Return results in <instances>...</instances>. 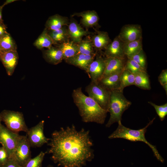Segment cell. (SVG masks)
<instances>
[{
  "label": "cell",
  "instance_id": "1",
  "mask_svg": "<svg viewBox=\"0 0 167 167\" xmlns=\"http://www.w3.org/2000/svg\"><path fill=\"white\" fill-rule=\"evenodd\" d=\"M48 143L51 159L62 167H83L93 158L89 131L77 130L74 125L54 131Z\"/></svg>",
  "mask_w": 167,
  "mask_h": 167
},
{
  "label": "cell",
  "instance_id": "2",
  "mask_svg": "<svg viewBox=\"0 0 167 167\" xmlns=\"http://www.w3.org/2000/svg\"><path fill=\"white\" fill-rule=\"evenodd\" d=\"M72 96L84 122L100 124L104 123L108 112L102 108L92 99L85 95L81 87L73 90Z\"/></svg>",
  "mask_w": 167,
  "mask_h": 167
},
{
  "label": "cell",
  "instance_id": "3",
  "mask_svg": "<svg viewBox=\"0 0 167 167\" xmlns=\"http://www.w3.org/2000/svg\"><path fill=\"white\" fill-rule=\"evenodd\" d=\"M155 118L150 121L144 128L138 130H132L124 126L121 121L118 122V126L116 130L110 135L109 139L122 138L131 141H141L147 144L152 149L154 156L158 160L162 163L164 160L159 153L156 147L149 143L145 137L147 128L153 122Z\"/></svg>",
  "mask_w": 167,
  "mask_h": 167
},
{
  "label": "cell",
  "instance_id": "4",
  "mask_svg": "<svg viewBox=\"0 0 167 167\" xmlns=\"http://www.w3.org/2000/svg\"><path fill=\"white\" fill-rule=\"evenodd\" d=\"M131 104L124 96L123 92L119 90L111 91L108 109L110 117L106 126L109 127L113 123L121 121L123 113Z\"/></svg>",
  "mask_w": 167,
  "mask_h": 167
},
{
  "label": "cell",
  "instance_id": "5",
  "mask_svg": "<svg viewBox=\"0 0 167 167\" xmlns=\"http://www.w3.org/2000/svg\"><path fill=\"white\" fill-rule=\"evenodd\" d=\"M0 113L2 121L8 129L16 133L20 131L27 132L29 129L26 125L22 113L4 110Z\"/></svg>",
  "mask_w": 167,
  "mask_h": 167
},
{
  "label": "cell",
  "instance_id": "6",
  "mask_svg": "<svg viewBox=\"0 0 167 167\" xmlns=\"http://www.w3.org/2000/svg\"><path fill=\"white\" fill-rule=\"evenodd\" d=\"M85 91L88 96L94 100L102 108L108 111L110 91L97 82L93 81H91L86 87Z\"/></svg>",
  "mask_w": 167,
  "mask_h": 167
},
{
  "label": "cell",
  "instance_id": "7",
  "mask_svg": "<svg viewBox=\"0 0 167 167\" xmlns=\"http://www.w3.org/2000/svg\"><path fill=\"white\" fill-rule=\"evenodd\" d=\"M20 135L2 124L0 125V143L6 151L9 159L13 157Z\"/></svg>",
  "mask_w": 167,
  "mask_h": 167
},
{
  "label": "cell",
  "instance_id": "8",
  "mask_svg": "<svg viewBox=\"0 0 167 167\" xmlns=\"http://www.w3.org/2000/svg\"><path fill=\"white\" fill-rule=\"evenodd\" d=\"M30 147L27 135H20L12 159L23 166L31 158Z\"/></svg>",
  "mask_w": 167,
  "mask_h": 167
},
{
  "label": "cell",
  "instance_id": "9",
  "mask_svg": "<svg viewBox=\"0 0 167 167\" xmlns=\"http://www.w3.org/2000/svg\"><path fill=\"white\" fill-rule=\"evenodd\" d=\"M44 121H40L30 129L27 133V137L31 147H39L48 143L50 139L46 137L44 133Z\"/></svg>",
  "mask_w": 167,
  "mask_h": 167
},
{
  "label": "cell",
  "instance_id": "10",
  "mask_svg": "<svg viewBox=\"0 0 167 167\" xmlns=\"http://www.w3.org/2000/svg\"><path fill=\"white\" fill-rule=\"evenodd\" d=\"M119 39L124 43L142 39V29L138 24H127L122 28L119 35Z\"/></svg>",
  "mask_w": 167,
  "mask_h": 167
},
{
  "label": "cell",
  "instance_id": "11",
  "mask_svg": "<svg viewBox=\"0 0 167 167\" xmlns=\"http://www.w3.org/2000/svg\"><path fill=\"white\" fill-rule=\"evenodd\" d=\"M105 67V58L98 56L89 65L86 73L91 81L97 82L102 77Z\"/></svg>",
  "mask_w": 167,
  "mask_h": 167
},
{
  "label": "cell",
  "instance_id": "12",
  "mask_svg": "<svg viewBox=\"0 0 167 167\" xmlns=\"http://www.w3.org/2000/svg\"><path fill=\"white\" fill-rule=\"evenodd\" d=\"M19 56L17 51H1L0 54V61L9 76H11L13 74Z\"/></svg>",
  "mask_w": 167,
  "mask_h": 167
},
{
  "label": "cell",
  "instance_id": "13",
  "mask_svg": "<svg viewBox=\"0 0 167 167\" xmlns=\"http://www.w3.org/2000/svg\"><path fill=\"white\" fill-rule=\"evenodd\" d=\"M124 43L117 36L105 49V58H125Z\"/></svg>",
  "mask_w": 167,
  "mask_h": 167
},
{
  "label": "cell",
  "instance_id": "14",
  "mask_svg": "<svg viewBox=\"0 0 167 167\" xmlns=\"http://www.w3.org/2000/svg\"><path fill=\"white\" fill-rule=\"evenodd\" d=\"M67 29L70 39L76 44H78L82 40L84 36L91 34L85 30L74 19H71L67 26Z\"/></svg>",
  "mask_w": 167,
  "mask_h": 167
},
{
  "label": "cell",
  "instance_id": "15",
  "mask_svg": "<svg viewBox=\"0 0 167 167\" xmlns=\"http://www.w3.org/2000/svg\"><path fill=\"white\" fill-rule=\"evenodd\" d=\"M95 56L78 54L64 60L67 63L78 67L87 72L89 65L94 59Z\"/></svg>",
  "mask_w": 167,
  "mask_h": 167
},
{
  "label": "cell",
  "instance_id": "16",
  "mask_svg": "<svg viewBox=\"0 0 167 167\" xmlns=\"http://www.w3.org/2000/svg\"><path fill=\"white\" fill-rule=\"evenodd\" d=\"M105 67L102 78L122 71L124 69L126 63L125 58H105Z\"/></svg>",
  "mask_w": 167,
  "mask_h": 167
},
{
  "label": "cell",
  "instance_id": "17",
  "mask_svg": "<svg viewBox=\"0 0 167 167\" xmlns=\"http://www.w3.org/2000/svg\"><path fill=\"white\" fill-rule=\"evenodd\" d=\"M116 72L101 78L97 82L107 90L111 91L119 90L120 76L122 71Z\"/></svg>",
  "mask_w": 167,
  "mask_h": 167
},
{
  "label": "cell",
  "instance_id": "18",
  "mask_svg": "<svg viewBox=\"0 0 167 167\" xmlns=\"http://www.w3.org/2000/svg\"><path fill=\"white\" fill-rule=\"evenodd\" d=\"M69 21L68 18L58 14L50 16L45 24V28L48 31L59 29L65 26H67Z\"/></svg>",
  "mask_w": 167,
  "mask_h": 167
},
{
  "label": "cell",
  "instance_id": "19",
  "mask_svg": "<svg viewBox=\"0 0 167 167\" xmlns=\"http://www.w3.org/2000/svg\"><path fill=\"white\" fill-rule=\"evenodd\" d=\"M43 54L45 60L53 65H57L64 60L62 51L57 46H52L49 49L45 50Z\"/></svg>",
  "mask_w": 167,
  "mask_h": 167
},
{
  "label": "cell",
  "instance_id": "20",
  "mask_svg": "<svg viewBox=\"0 0 167 167\" xmlns=\"http://www.w3.org/2000/svg\"><path fill=\"white\" fill-rule=\"evenodd\" d=\"M73 16L81 17V22L86 28L96 26L98 24L99 17L95 11H87L79 13H74Z\"/></svg>",
  "mask_w": 167,
  "mask_h": 167
},
{
  "label": "cell",
  "instance_id": "21",
  "mask_svg": "<svg viewBox=\"0 0 167 167\" xmlns=\"http://www.w3.org/2000/svg\"><path fill=\"white\" fill-rule=\"evenodd\" d=\"M94 49L96 51L105 49L111 43L108 33L106 32H98L91 40Z\"/></svg>",
  "mask_w": 167,
  "mask_h": 167
},
{
  "label": "cell",
  "instance_id": "22",
  "mask_svg": "<svg viewBox=\"0 0 167 167\" xmlns=\"http://www.w3.org/2000/svg\"><path fill=\"white\" fill-rule=\"evenodd\" d=\"M47 31L53 42L54 44L56 46L68 41L70 39L67 27L66 26L58 30Z\"/></svg>",
  "mask_w": 167,
  "mask_h": 167
},
{
  "label": "cell",
  "instance_id": "23",
  "mask_svg": "<svg viewBox=\"0 0 167 167\" xmlns=\"http://www.w3.org/2000/svg\"><path fill=\"white\" fill-rule=\"evenodd\" d=\"M56 46L62 51L64 60L72 57L79 53L78 44L71 41L65 42Z\"/></svg>",
  "mask_w": 167,
  "mask_h": 167
},
{
  "label": "cell",
  "instance_id": "24",
  "mask_svg": "<svg viewBox=\"0 0 167 167\" xmlns=\"http://www.w3.org/2000/svg\"><path fill=\"white\" fill-rule=\"evenodd\" d=\"M142 49V39L124 43V53L127 58L138 53Z\"/></svg>",
  "mask_w": 167,
  "mask_h": 167
},
{
  "label": "cell",
  "instance_id": "25",
  "mask_svg": "<svg viewBox=\"0 0 167 167\" xmlns=\"http://www.w3.org/2000/svg\"><path fill=\"white\" fill-rule=\"evenodd\" d=\"M135 75L134 85L145 90L151 88L149 76L146 71L139 72Z\"/></svg>",
  "mask_w": 167,
  "mask_h": 167
},
{
  "label": "cell",
  "instance_id": "26",
  "mask_svg": "<svg viewBox=\"0 0 167 167\" xmlns=\"http://www.w3.org/2000/svg\"><path fill=\"white\" fill-rule=\"evenodd\" d=\"M53 44V42L45 28L33 43L34 46L40 49H41L44 48L49 49Z\"/></svg>",
  "mask_w": 167,
  "mask_h": 167
},
{
  "label": "cell",
  "instance_id": "27",
  "mask_svg": "<svg viewBox=\"0 0 167 167\" xmlns=\"http://www.w3.org/2000/svg\"><path fill=\"white\" fill-rule=\"evenodd\" d=\"M0 47L1 51H17L16 44L8 33L0 36Z\"/></svg>",
  "mask_w": 167,
  "mask_h": 167
},
{
  "label": "cell",
  "instance_id": "28",
  "mask_svg": "<svg viewBox=\"0 0 167 167\" xmlns=\"http://www.w3.org/2000/svg\"><path fill=\"white\" fill-rule=\"evenodd\" d=\"M135 79L134 74L124 69L120 76V86L119 90L123 92L125 87L134 85Z\"/></svg>",
  "mask_w": 167,
  "mask_h": 167
},
{
  "label": "cell",
  "instance_id": "29",
  "mask_svg": "<svg viewBox=\"0 0 167 167\" xmlns=\"http://www.w3.org/2000/svg\"><path fill=\"white\" fill-rule=\"evenodd\" d=\"M78 45L79 54L96 55L91 40H82Z\"/></svg>",
  "mask_w": 167,
  "mask_h": 167
},
{
  "label": "cell",
  "instance_id": "30",
  "mask_svg": "<svg viewBox=\"0 0 167 167\" xmlns=\"http://www.w3.org/2000/svg\"><path fill=\"white\" fill-rule=\"evenodd\" d=\"M45 152H41L35 157L30 159L22 167H42Z\"/></svg>",
  "mask_w": 167,
  "mask_h": 167
},
{
  "label": "cell",
  "instance_id": "31",
  "mask_svg": "<svg viewBox=\"0 0 167 167\" xmlns=\"http://www.w3.org/2000/svg\"><path fill=\"white\" fill-rule=\"evenodd\" d=\"M124 69L128 70L134 74L140 71H146L135 61L129 58H128L126 62Z\"/></svg>",
  "mask_w": 167,
  "mask_h": 167
},
{
  "label": "cell",
  "instance_id": "32",
  "mask_svg": "<svg viewBox=\"0 0 167 167\" xmlns=\"http://www.w3.org/2000/svg\"><path fill=\"white\" fill-rule=\"evenodd\" d=\"M127 58L132 59L139 65L142 68L146 70V58L143 49L138 53Z\"/></svg>",
  "mask_w": 167,
  "mask_h": 167
},
{
  "label": "cell",
  "instance_id": "33",
  "mask_svg": "<svg viewBox=\"0 0 167 167\" xmlns=\"http://www.w3.org/2000/svg\"><path fill=\"white\" fill-rule=\"evenodd\" d=\"M148 103L154 107L161 120L163 121L167 114V103L158 105L151 101L148 102Z\"/></svg>",
  "mask_w": 167,
  "mask_h": 167
},
{
  "label": "cell",
  "instance_id": "34",
  "mask_svg": "<svg viewBox=\"0 0 167 167\" xmlns=\"http://www.w3.org/2000/svg\"><path fill=\"white\" fill-rule=\"evenodd\" d=\"M8 155L5 149L2 146L0 150V166L4 165L9 160Z\"/></svg>",
  "mask_w": 167,
  "mask_h": 167
},
{
  "label": "cell",
  "instance_id": "35",
  "mask_svg": "<svg viewBox=\"0 0 167 167\" xmlns=\"http://www.w3.org/2000/svg\"><path fill=\"white\" fill-rule=\"evenodd\" d=\"M158 78L159 82L162 86L167 84V69L163 70L162 71Z\"/></svg>",
  "mask_w": 167,
  "mask_h": 167
},
{
  "label": "cell",
  "instance_id": "36",
  "mask_svg": "<svg viewBox=\"0 0 167 167\" xmlns=\"http://www.w3.org/2000/svg\"><path fill=\"white\" fill-rule=\"evenodd\" d=\"M1 167H22L13 159H9L7 162Z\"/></svg>",
  "mask_w": 167,
  "mask_h": 167
},
{
  "label": "cell",
  "instance_id": "37",
  "mask_svg": "<svg viewBox=\"0 0 167 167\" xmlns=\"http://www.w3.org/2000/svg\"><path fill=\"white\" fill-rule=\"evenodd\" d=\"M7 33L6 26L4 24H0V36Z\"/></svg>",
  "mask_w": 167,
  "mask_h": 167
},
{
  "label": "cell",
  "instance_id": "38",
  "mask_svg": "<svg viewBox=\"0 0 167 167\" xmlns=\"http://www.w3.org/2000/svg\"><path fill=\"white\" fill-rule=\"evenodd\" d=\"M17 0H7L6 1L4 2V3L2 5V6H1L0 7L1 8H2L5 5L8 4L9 3H12L13 2H14L15 1H17Z\"/></svg>",
  "mask_w": 167,
  "mask_h": 167
},
{
  "label": "cell",
  "instance_id": "39",
  "mask_svg": "<svg viewBox=\"0 0 167 167\" xmlns=\"http://www.w3.org/2000/svg\"><path fill=\"white\" fill-rule=\"evenodd\" d=\"M2 8L0 6V24H4L2 19Z\"/></svg>",
  "mask_w": 167,
  "mask_h": 167
},
{
  "label": "cell",
  "instance_id": "40",
  "mask_svg": "<svg viewBox=\"0 0 167 167\" xmlns=\"http://www.w3.org/2000/svg\"><path fill=\"white\" fill-rule=\"evenodd\" d=\"M163 88L165 91L166 94H167V84H165L162 86Z\"/></svg>",
  "mask_w": 167,
  "mask_h": 167
},
{
  "label": "cell",
  "instance_id": "41",
  "mask_svg": "<svg viewBox=\"0 0 167 167\" xmlns=\"http://www.w3.org/2000/svg\"><path fill=\"white\" fill-rule=\"evenodd\" d=\"M2 121V118L1 115V113H0V125L1 124V122Z\"/></svg>",
  "mask_w": 167,
  "mask_h": 167
},
{
  "label": "cell",
  "instance_id": "42",
  "mask_svg": "<svg viewBox=\"0 0 167 167\" xmlns=\"http://www.w3.org/2000/svg\"><path fill=\"white\" fill-rule=\"evenodd\" d=\"M47 167H54L53 165H49Z\"/></svg>",
  "mask_w": 167,
  "mask_h": 167
},
{
  "label": "cell",
  "instance_id": "43",
  "mask_svg": "<svg viewBox=\"0 0 167 167\" xmlns=\"http://www.w3.org/2000/svg\"><path fill=\"white\" fill-rule=\"evenodd\" d=\"M1 48H0V54L1 53Z\"/></svg>",
  "mask_w": 167,
  "mask_h": 167
},
{
  "label": "cell",
  "instance_id": "44",
  "mask_svg": "<svg viewBox=\"0 0 167 167\" xmlns=\"http://www.w3.org/2000/svg\"><path fill=\"white\" fill-rule=\"evenodd\" d=\"M1 147H0V149H1Z\"/></svg>",
  "mask_w": 167,
  "mask_h": 167
},
{
  "label": "cell",
  "instance_id": "45",
  "mask_svg": "<svg viewBox=\"0 0 167 167\" xmlns=\"http://www.w3.org/2000/svg\"><path fill=\"white\" fill-rule=\"evenodd\" d=\"M0 167H1V166H0Z\"/></svg>",
  "mask_w": 167,
  "mask_h": 167
}]
</instances>
